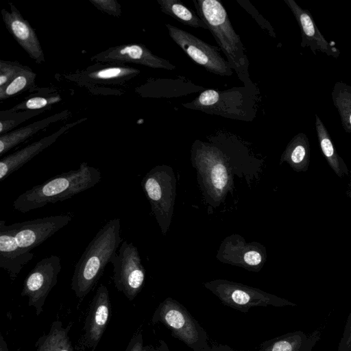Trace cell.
Wrapping results in <instances>:
<instances>
[{"mask_svg": "<svg viewBox=\"0 0 351 351\" xmlns=\"http://www.w3.org/2000/svg\"><path fill=\"white\" fill-rule=\"evenodd\" d=\"M237 2L257 21L258 25L265 29H267L270 35H274V32L269 23L258 12L254 7L247 0H237Z\"/></svg>", "mask_w": 351, "mask_h": 351, "instance_id": "obj_30", "label": "cell"}, {"mask_svg": "<svg viewBox=\"0 0 351 351\" xmlns=\"http://www.w3.org/2000/svg\"><path fill=\"white\" fill-rule=\"evenodd\" d=\"M25 67L17 61L0 60V87L10 83Z\"/></svg>", "mask_w": 351, "mask_h": 351, "instance_id": "obj_26", "label": "cell"}, {"mask_svg": "<svg viewBox=\"0 0 351 351\" xmlns=\"http://www.w3.org/2000/svg\"><path fill=\"white\" fill-rule=\"evenodd\" d=\"M34 256V253L18 245L11 225L0 220V267L14 280Z\"/></svg>", "mask_w": 351, "mask_h": 351, "instance_id": "obj_14", "label": "cell"}, {"mask_svg": "<svg viewBox=\"0 0 351 351\" xmlns=\"http://www.w3.org/2000/svg\"><path fill=\"white\" fill-rule=\"evenodd\" d=\"M160 10L184 25L208 29L206 24L191 8L180 0H157Z\"/></svg>", "mask_w": 351, "mask_h": 351, "instance_id": "obj_20", "label": "cell"}, {"mask_svg": "<svg viewBox=\"0 0 351 351\" xmlns=\"http://www.w3.org/2000/svg\"><path fill=\"white\" fill-rule=\"evenodd\" d=\"M218 295L226 305L243 312H247L249 308L255 306H296L283 298L239 287H227L218 293Z\"/></svg>", "mask_w": 351, "mask_h": 351, "instance_id": "obj_15", "label": "cell"}, {"mask_svg": "<svg viewBox=\"0 0 351 351\" xmlns=\"http://www.w3.org/2000/svg\"><path fill=\"white\" fill-rule=\"evenodd\" d=\"M301 25L304 33L310 38L317 41L321 47L327 49L328 43L316 28L308 14L301 9L293 0H285Z\"/></svg>", "mask_w": 351, "mask_h": 351, "instance_id": "obj_22", "label": "cell"}, {"mask_svg": "<svg viewBox=\"0 0 351 351\" xmlns=\"http://www.w3.org/2000/svg\"><path fill=\"white\" fill-rule=\"evenodd\" d=\"M348 119H349L350 123L351 125V112L349 114Z\"/></svg>", "mask_w": 351, "mask_h": 351, "instance_id": "obj_36", "label": "cell"}, {"mask_svg": "<svg viewBox=\"0 0 351 351\" xmlns=\"http://www.w3.org/2000/svg\"><path fill=\"white\" fill-rule=\"evenodd\" d=\"M149 346H144L141 331L136 332L130 339L125 351H147Z\"/></svg>", "mask_w": 351, "mask_h": 351, "instance_id": "obj_32", "label": "cell"}, {"mask_svg": "<svg viewBox=\"0 0 351 351\" xmlns=\"http://www.w3.org/2000/svg\"><path fill=\"white\" fill-rule=\"evenodd\" d=\"M100 171L86 162L76 170L58 174L21 194L13 202L14 208L23 213L42 208L48 204L62 202L97 184Z\"/></svg>", "mask_w": 351, "mask_h": 351, "instance_id": "obj_2", "label": "cell"}, {"mask_svg": "<svg viewBox=\"0 0 351 351\" xmlns=\"http://www.w3.org/2000/svg\"><path fill=\"white\" fill-rule=\"evenodd\" d=\"M316 119L317 134L322 150L324 156L328 159L331 167L339 176H341L342 171L341 170L339 160L335 154L333 145L319 119L317 117Z\"/></svg>", "mask_w": 351, "mask_h": 351, "instance_id": "obj_24", "label": "cell"}, {"mask_svg": "<svg viewBox=\"0 0 351 351\" xmlns=\"http://www.w3.org/2000/svg\"><path fill=\"white\" fill-rule=\"evenodd\" d=\"M71 114V111L64 110L0 135V156L2 158L3 154L33 136L39 131L47 128L53 123L67 119Z\"/></svg>", "mask_w": 351, "mask_h": 351, "instance_id": "obj_17", "label": "cell"}, {"mask_svg": "<svg viewBox=\"0 0 351 351\" xmlns=\"http://www.w3.org/2000/svg\"><path fill=\"white\" fill-rule=\"evenodd\" d=\"M121 220H109L97 232L75 264L71 287L80 300L90 293L103 274L106 266L117 255L123 241Z\"/></svg>", "mask_w": 351, "mask_h": 351, "instance_id": "obj_1", "label": "cell"}, {"mask_svg": "<svg viewBox=\"0 0 351 351\" xmlns=\"http://www.w3.org/2000/svg\"><path fill=\"white\" fill-rule=\"evenodd\" d=\"M165 26L171 38L194 62L215 75L230 77L233 74L228 62L221 55L219 47L170 24Z\"/></svg>", "mask_w": 351, "mask_h": 351, "instance_id": "obj_6", "label": "cell"}, {"mask_svg": "<svg viewBox=\"0 0 351 351\" xmlns=\"http://www.w3.org/2000/svg\"><path fill=\"white\" fill-rule=\"evenodd\" d=\"M337 351H351V312L349 313Z\"/></svg>", "mask_w": 351, "mask_h": 351, "instance_id": "obj_31", "label": "cell"}, {"mask_svg": "<svg viewBox=\"0 0 351 351\" xmlns=\"http://www.w3.org/2000/svg\"><path fill=\"white\" fill-rule=\"evenodd\" d=\"M69 331V326L64 327L62 322H53L49 331L37 339L34 351H75Z\"/></svg>", "mask_w": 351, "mask_h": 351, "instance_id": "obj_19", "label": "cell"}, {"mask_svg": "<svg viewBox=\"0 0 351 351\" xmlns=\"http://www.w3.org/2000/svg\"><path fill=\"white\" fill-rule=\"evenodd\" d=\"M244 261L250 265H257L261 262V256L256 251H249L245 254Z\"/></svg>", "mask_w": 351, "mask_h": 351, "instance_id": "obj_34", "label": "cell"}, {"mask_svg": "<svg viewBox=\"0 0 351 351\" xmlns=\"http://www.w3.org/2000/svg\"><path fill=\"white\" fill-rule=\"evenodd\" d=\"M306 157V149L302 145H297L291 150L290 158L294 164L302 163Z\"/></svg>", "mask_w": 351, "mask_h": 351, "instance_id": "obj_33", "label": "cell"}, {"mask_svg": "<svg viewBox=\"0 0 351 351\" xmlns=\"http://www.w3.org/2000/svg\"><path fill=\"white\" fill-rule=\"evenodd\" d=\"M61 268L60 258L51 255L38 261L25 277L21 295L27 298L28 305L35 309L36 315L43 312L46 299L57 283Z\"/></svg>", "mask_w": 351, "mask_h": 351, "instance_id": "obj_7", "label": "cell"}, {"mask_svg": "<svg viewBox=\"0 0 351 351\" xmlns=\"http://www.w3.org/2000/svg\"><path fill=\"white\" fill-rule=\"evenodd\" d=\"M58 95L34 96L13 106L11 111L47 110L61 100Z\"/></svg>", "mask_w": 351, "mask_h": 351, "instance_id": "obj_25", "label": "cell"}, {"mask_svg": "<svg viewBox=\"0 0 351 351\" xmlns=\"http://www.w3.org/2000/svg\"><path fill=\"white\" fill-rule=\"evenodd\" d=\"M100 11L115 17L121 14V5L117 0H89Z\"/></svg>", "mask_w": 351, "mask_h": 351, "instance_id": "obj_28", "label": "cell"}, {"mask_svg": "<svg viewBox=\"0 0 351 351\" xmlns=\"http://www.w3.org/2000/svg\"><path fill=\"white\" fill-rule=\"evenodd\" d=\"M143 186L146 195L151 201L157 202L160 200L162 196V191L156 177L149 175L145 178Z\"/></svg>", "mask_w": 351, "mask_h": 351, "instance_id": "obj_27", "label": "cell"}, {"mask_svg": "<svg viewBox=\"0 0 351 351\" xmlns=\"http://www.w3.org/2000/svg\"><path fill=\"white\" fill-rule=\"evenodd\" d=\"M111 302L108 289L101 285L90 304L84 323V344L94 351L110 319Z\"/></svg>", "mask_w": 351, "mask_h": 351, "instance_id": "obj_12", "label": "cell"}, {"mask_svg": "<svg viewBox=\"0 0 351 351\" xmlns=\"http://www.w3.org/2000/svg\"><path fill=\"white\" fill-rule=\"evenodd\" d=\"M147 351H169L167 344L163 341H160V346L157 348H154L151 346H148Z\"/></svg>", "mask_w": 351, "mask_h": 351, "instance_id": "obj_35", "label": "cell"}, {"mask_svg": "<svg viewBox=\"0 0 351 351\" xmlns=\"http://www.w3.org/2000/svg\"><path fill=\"white\" fill-rule=\"evenodd\" d=\"M111 263L115 287L128 300H133L141 291L145 280V271L137 248L132 243L123 241Z\"/></svg>", "mask_w": 351, "mask_h": 351, "instance_id": "obj_8", "label": "cell"}, {"mask_svg": "<svg viewBox=\"0 0 351 351\" xmlns=\"http://www.w3.org/2000/svg\"><path fill=\"white\" fill-rule=\"evenodd\" d=\"M10 11L2 8L1 14L6 29L27 55L37 64L45 61L38 37L27 20L17 8L8 2Z\"/></svg>", "mask_w": 351, "mask_h": 351, "instance_id": "obj_11", "label": "cell"}, {"mask_svg": "<svg viewBox=\"0 0 351 351\" xmlns=\"http://www.w3.org/2000/svg\"><path fill=\"white\" fill-rule=\"evenodd\" d=\"M86 120H87L86 117L66 123L51 134L33 142L12 154L2 157L0 160V181L4 180L44 149L51 145L68 130Z\"/></svg>", "mask_w": 351, "mask_h": 351, "instance_id": "obj_13", "label": "cell"}, {"mask_svg": "<svg viewBox=\"0 0 351 351\" xmlns=\"http://www.w3.org/2000/svg\"><path fill=\"white\" fill-rule=\"evenodd\" d=\"M46 110L11 111L10 109L0 111V135L8 133L19 124L36 117Z\"/></svg>", "mask_w": 351, "mask_h": 351, "instance_id": "obj_23", "label": "cell"}, {"mask_svg": "<svg viewBox=\"0 0 351 351\" xmlns=\"http://www.w3.org/2000/svg\"><path fill=\"white\" fill-rule=\"evenodd\" d=\"M140 73V70L123 64L95 65L67 76L87 84H116L125 82Z\"/></svg>", "mask_w": 351, "mask_h": 351, "instance_id": "obj_16", "label": "cell"}, {"mask_svg": "<svg viewBox=\"0 0 351 351\" xmlns=\"http://www.w3.org/2000/svg\"><path fill=\"white\" fill-rule=\"evenodd\" d=\"M211 180L213 186L218 189H222L228 181L227 171L221 163L215 165L211 170Z\"/></svg>", "mask_w": 351, "mask_h": 351, "instance_id": "obj_29", "label": "cell"}, {"mask_svg": "<svg viewBox=\"0 0 351 351\" xmlns=\"http://www.w3.org/2000/svg\"><path fill=\"white\" fill-rule=\"evenodd\" d=\"M257 87H232L224 90L206 89L193 101L182 104L186 108L227 119L252 121L261 102Z\"/></svg>", "mask_w": 351, "mask_h": 351, "instance_id": "obj_4", "label": "cell"}, {"mask_svg": "<svg viewBox=\"0 0 351 351\" xmlns=\"http://www.w3.org/2000/svg\"><path fill=\"white\" fill-rule=\"evenodd\" d=\"M193 3L197 14L206 24L238 78L246 87H256L250 76V61L244 45L223 4L217 0H193Z\"/></svg>", "mask_w": 351, "mask_h": 351, "instance_id": "obj_3", "label": "cell"}, {"mask_svg": "<svg viewBox=\"0 0 351 351\" xmlns=\"http://www.w3.org/2000/svg\"><path fill=\"white\" fill-rule=\"evenodd\" d=\"M152 322L165 325L175 337L194 351L210 350L204 330L183 306L170 298L159 304L153 315Z\"/></svg>", "mask_w": 351, "mask_h": 351, "instance_id": "obj_5", "label": "cell"}, {"mask_svg": "<svg viewBox=\"0 0 351 351\" xmlns=\"http://www.w3.org/2000/svg\"><path fill=\"white\" fill-rule=\"evenodd\" d=\"M319 338L318 330L309 335L298 330L270 341L264 351H312Z\"/></svg>", "mask_w": 351, "mask_h": 351, "instance_id": "obj_18", "label": "cell"}, {"mask_svg": "<svg viewBox=\"0 0 351 351\" xmlns=\"http://www.w3.org/2000/svg\"><path fill=\"white\" fill-rule=\"evenodd\" d=\"M72 220L70 215L38 218L11 224L18 245L31 251L42 244Z\"/></svg>", "mask_w": 351, "mask_h": 351, "instance_id": "obj_9", "label": "cell"}, {"mask_svg": "<svg viewBox=\"0 0 351 351\" xmlns=\"http://www.w3.org/2000/svg\"><path fill=\"white\" fill-rule=\"evenodd\" d=\"M91 61L113 64L134 63L153 69L173 70L176 66L160 58L145 45L137 43L120 45L110 47L90 58Z\"/></svg>", "mask_w": 351, "mask_h": 351, "instance_id": "obj_10", "label": "cell"}, {"mask_svg": "<svg viewBox=\"0 0 351 351\" xmlns=\"http://www.w3.org/2000/svg\"><path fill=\"white\" fill-rule=\"evenodd\" d=\"M36 77L34 71L26 66L10 83L0 87V99H9L34 88Z\"/></svg>", "mask_w": 351, "mask_h": 351, "instance_id": "obj_21", "label": "cell"}]
</instances>
